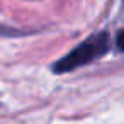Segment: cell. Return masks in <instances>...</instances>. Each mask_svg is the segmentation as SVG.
Listing matches in <instances>:
<instances>
[{
    "mask_svg": "<svg viewBox=\"0 0 124 124\" xmlns=\"http://www.w3.org/2000/svg\"><path fill=\"white\" fill-rule=\"evenodd\" d=\"M110 48V38L107 32H97L92 34L87 41L80 43L77 48H73L70 53H66L61 60H58L53 66V71L56 73H66L73 71L80 66H85L97 58L104 56Z\"/></svg>",
    "mask_w": 124,
    "mask_h": 124,
    "instance_id": "obj_1",
    "label": "cell"
},
{
    "mask_svg": "<svg viewBox=\"0 0 124 124\" xmlns=\"http://www.w3.org/2000/svg\"><path fill=\"white\" fill-rule=\"evenodd\" d=\"M116 48L124 53V29H121V31L116 34Z\"/></svg>",
    "mask_w": 124,
    "mask_h": 124,
    "instance_id": "obj_2",
    "label": "cell"
},
{
    "mask_svg": "<svg viewBox=\"0 0 124 124\" xmlns=\"http://www.w3.org/2000/svg\"><path fill=\"white\" fill-rule=\"evenodd\" d=\"M16 34H19V31L9 29V27H2V26H0V36H16Z\"/></svg>",
    "mask_w": 124,
    "mask_h": 124,
    "instance_id": "obj_3",
    "label": "cell"
}]
</instances>
